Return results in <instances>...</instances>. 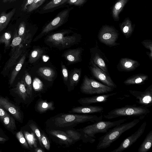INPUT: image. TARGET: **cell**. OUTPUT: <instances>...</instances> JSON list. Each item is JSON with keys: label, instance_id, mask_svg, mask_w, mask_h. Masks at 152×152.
<instances>
[{"label": "cell", "instance_id": "cell-10", "mask_svg": "<svg viewBox=\"0 0 152 152\" xmlns=\"http://www.w3.org/2000/svg\"><path fill=\"white\" fill-rule=\"evenodd\" d=\"M146 125V122L144 121L136 132L125 139L117 148L111 152H121L130 147L143 134Z\"/></svg>", "mask_w": 152, "mask_h": 152}, {"label": "cell", "instance_id": "cell-6", "mask_svg": "<svg viewBox=\"0 0 152 152\" xmlns=\"http://www.w3.org/2000/svg\"><path fill=\"white\" fill-rule=\"evenodd\" d=\"M119 35L115 28L106 25L103 26L100 29L97 37L100 42L108 47H112L120 45L117 42Z\"/></svg>", "mask_w": 152, "mask_h": 152}, {"label": "cell", "instance_id": "cell-2", "mask_svg": "<svg viewBox=\"0 0 152 152\" xmlns=\"http://www.w3.org/2000/svg\"><path fill=\"white\" fill-rule=\"evenodd\" d=\"M127 118L114 121H99L88 125L79 131L82 135V139L84 142L94 143L96 140V135L98 133H106L110 129L124 123Z\"/></svg>", "mask_w": 152, "mask_h": 152}, {"label": "cell", "instance_id": "cell-18", "mask_svg": "<svg viewBox=\"0 0 152 152\" xmlns=\"http://www.w3.org/2000/svg\"><path fill=\"white\" fill-rule=\"evenodd\" d=\"M0 106L7 110L18 121L21 120V115L18 109L7 99L0 96Z\"/></svg>", "mask_w": 152, "mask_h": 152}, {"label": "cell", "instance_id": "cell-36", "mask_svg": "<svg viewBox=\"0 0 152 152\" xmlns=\"http://www.w3.org/2000/svg\"><path fill=\"white\" fill-rule=\"evenodd\" d=\"M65 132L74 142L82 139V135L80 132L70 129L66 130Z\"/></svg>", "mask_w": 152, "mask_h": 152}, {"label": "cell", "instance_id": "cell-38", "mask_svg": "<svg viewBox=\"0 0 152 152\" xmlns=\"http://www.w3.org/2000/svg\"><path fill=\"white\" fill-rule=\"evenodd\" d=\"M29 126L37 138L40 145L42 147H43L41 141V132L37 126L36 124L34 123L30 124Z\"/></svg>", "mask_w": 152, "mask_h": 152}, {"label": "cell", "instance_id": "cell-46", "mask_svg": "<svg viewBox=\"0 0 152 152\" xmlns=\"http://www.w3.org/2000/svg\"><path fill=\"white\" fill-rule=\"evenodd\" d=\"M86 0H68L67 1L68 4L76 6H80L83 4Z\"/></svg>", "mask_w": 152, "mask_h": 152}, {"label": "cell", "instance_id": "cell-9", "mask_svg": "<svg viewBox=\"0 0 152 152\" xmlns=\"http://www.w3.org/2000/svg\"><path fill=\"white\" fill-rule=\"evenodd\" d=\"M70 9H66L59 12L57 15L42 29L40 34L34 39L36 41L50 31L61 26L68 18Z\"/></svg>", "mask_w": 152, "mask_h": 152}, {"label": "cell", "instance_id": "cell-7", "mask_svg": "<svg viewBox=\"0 0 152 152\" xmlns=\"http://www.w3.org/2000/svg\"><path fill=\"white\" fill-rule=\"evenodd\" d=\"M68 33L64 31L56 33L48 36L45 40L56 46L67 47L75 44L77 40L75 36L66 35Z\"/></svg>", "mask_w": 152, "mask_h": 152}, {"label": "cell", "instance_id": "cell-28", "mask_svg": "<svg viewBox=\"0 0 152 152\" xmlns=\"http://www.w3.org/2000/svg\"><path fill=\"white\" fill-rule=\"evenodd\" d=\"M152 144V131L147 135L144 141L138 149L139 152H147L151 147Z\"/></svg>", "mask_w": 152, "mask_h": 152}, {"label": "cell", "instance_id": "cell-15", "mask_svg": "<svg viewBox=\"0 0 152 152\" xmlns=\"http://www.w3.org/2000/svg\"><path fill=\"white\" fill-rule=\"evenodd\" d=\"M31 35L28 31L26 34L23 36H20L18 35L17 31L15 30V34L10 46L12 48V54L15 50L16 48L21 44L27 45L29 44L31 40Z\"/></svg>", "mask_w": 152, "mask_h": 152}, {"label": "cell", "instance_id": "cell-37", "mask_svg": "<svg viewBox=\"0 0 152 152\" xmlns=\"http://www.w3.org/2000/svg\"><path fill=\"white\" fill-rule=\"evenodd\" d=\"M11 36L10 32L4 33L0 36V43H4L5 47L10 45Z\"/></svg>", "mask_w": 152, "mask_h": 152}, {"label": "cell", "instance_id": "cell-1", "mask_svg": "<svg viewBox=\"0 0 152 152\" xmlns=\"http://www.w3.org/2000/svg\"><path fill=\"white\" fill-rule=\"evenodd\" d=\"M102 115L61 113L48 119L47 124L49 127L54 128L53 129L58 130L70 128L86 122H96L102 120Z\"/></svg>", "mask_w": 152, "mask_h": 152}, {"label": "cell", "instance_id": "cell-4", "mask_svg": "<svg viewBox=\"0 0 152 152\" xmlns=\"http://www.w3.org/2000/svg\"><path fill=\"white\" fill-rule=\"evenodd\" d=\"M150 113L149 109L142 106L126 105L115 108L104 115V118L111 119L120 117H138L140 120L143 119Z\"/></svg>", "mask_w": 152, "mask_h": 152}, {"label": "cell", "instance_id": "cell-22", "mask_svg": "<svg viewBox=\"0 0 152 152\" xmlns=\"http://www.w3.org/2000/svg\"><path fill=\"white\" fill-rule=\"evenodd\" d=\"M121 31L126 38L130 37L134 31V28L132 22L128 18H126L120 24Z\"/></svg>", "mask_w": 152, "mask_h": 152}, {"label": "cell", "instance_id": "cell-44", "mask_svg": "<svg viewBox=\"0 0 152 152\" xmlns=\"http://www.w3.org/2000/svg\"><path fill=\"white\" fill-rule=\"evenodd\" d=\"M61 68L62 75L64 81L66 82L68 80V74L66 66L61 62Z\"/></svg>", "mask_w": 152, "mask_h": 152}, {"label": "cell", "instance_id": "cell-27", "mask_svg": "<svg viewBox=\"0 0 152 152\" xmlns=\"http://www.w3.org/2000/svg\"><path fill=\"white\" fill-rule=\"evenodd\" d=\"M26 56V53L23 55L21 58L13 69L9 80L10 85H12L15 81L16 77L22 68L25 61Z\"/></svg>", "mask_w": 152, "mask_h": 152}, {"label": "cell", "instance_id": "cell-11", "mask_svg": "<svg viewBox=\"0 0 152 152\" xmlns=\"http://www.w3.org/2000/svg\"><path fill=\"white\" fill-rule=\"evenodd\" d=\"M130 94L134 96L140 105L149 107L152 105V85L143 91L129 90Z\"/></svg>", "mask_w": 152, "mask_h": 152}, {"label": "cell", "instance_id": "cell-24", "mask_svg": "<svg viewBox=\"0 0 152 152\" xmlns=\"http://www.w3.org/2000/svg\"><path fill=\"white\" fill-rule=\"evenodd\" d=\"M15 8L13 9L7 13L2 12L0 15V32L7 26L11 18L14 15Z\"/></svg>", "mask_w": 152, "mask_h": 152}, {"label": "cell", "instance_id": "cell-16", "mask_svg": "<svg viewBox=\"0 0 152 152\" xmlns=\"http://www.w3.org/2000/svg\"><path fill=\"white\" fill-rule=\"evenodd\" d=\"M103 111L104 108L102 107L88 105L73 107L69 112L81 114H88L101 113H102Z\"/></svg>", "mask_w": 152, "mask_h": 152}, {"label": "cell", "instance_id": "cell-45", "mask_svg": "<svg viewBox=\"0 0 152 152\" xmlns=\"http://www.w3.org/2000/svg\"><path fill=\"white\" fill-rule=\"evenodd\" d=\"M34 0H23L22 4V10L24 11H26L28 7L34 1Z\"/></svg>", "mask_w": 152, "mask_h": 152}, {"label": "cell", "instance_id": "cell-20", "mask_svg": "<svg viewBox=\"0 0 152 152\" xmlns=\"http://www.w3.org/2000/svg\"><path fill=\"white\" fill-rule=\"evenodd\" d=\"M48 133L56 138L61 142L66 145H70L75 142L65 132L57 129H51L48 130Z\"/></svg>", "mask_w": 152, "mask_h": 152}, {"label": "cell", "instance_id": "cell-8", "mask_svg": "<svg viewBox=\"0 0 152 152\" xmlns=\"http://www.w3.org/2000/svg\"><path fill=\"white\" fill-rule=\"evenodd\" d=\"M91 54L90 61L110 76L108 69L109 61L104 54L99 49L96 41L94 47L90 49Z\"/></svg>", "mask_w": 152, "mask_h": 152}, {"label": "cell", "instance_id": "cell-41", "mask_svg": "<svg viewBox=\"0 0 152 152\" xmlns=\"http://www.w3.org/2000/svg\"><path fill=\"white\" fill-rule=\"evenodd\" d=\"M41 139L42 145L47 150H49L50 148V142L43 133H42L41 134Z\"/></svg>", "mask_w": 152, "mask_h": 152}, {"label": "cell", "instance_id": "cell-30", "mask_svg": "<svg viewBox=\"0 0 152 152\" xmlns=\"http://www.w3.org/2000/svg\"><path fill=\"white\" fill-rule=\"evenodd\" d=\"M25 137L29 146L31 148H36L37 146V137L33 132L30 133L24 131Z\"/></svg>", "mask_w": 152, "mask_h": 152}, {"label": "cell", "instance_id": "cell-14", "mask_svg": "<svg viewBox=\"0 0 152 152\" xmlns=\"http://www.w3.org/2000/svg\"><path fill=\"white\" fill-rule=\"evenodd\" d=\"M140 65L138 61L127 58H121L117 68L121 72H129L134 71Z\"/></svg>", "mask_w": 152, "mask_h": 152}, {"label": "cell", "instance_id": "cell-35", "mask_svg": "<svg viewBox=\"0 0 152 152\" xmlns=\"http://www.w3.org/2000/svg\"><path fill=\"white\" fill-rule=\"evenodd\" d=\"M68 0H52L43 7L44 10L52 9L67 2Z\"/></svg>", "mask_w": 152, "mask_h": 152}, {"label": "cell", "instance_id": "cell-39", "mask_svg": "<svg viewBox=\"0 0 152 152\" xmlns=\"http://www.w3.org/2000/svg\"><path fill=\"white\" fill-rule=\"evenodd\" d=\"M45 0H34L33 2L28 7L26 10L28 12H30L40 7Z\"/></svg>", "mask_w": 152, "mask_h": 152}, {"label": "cell", "instance_id": "cell-51", "mask_svg": "<svg viewBox=\"0 0 152 152\" xmlns=\"http://www.w3.org/2000/svg\"><path fill=\"white\" fill-rule=\"evenodd\" d=\"M6 140L5 138L0 137V142L5 141Z\"/></svg>", "mask_w": 152, "mask_h": 152}, {"label": "cell", "instance_id": "cell-21", "mask_svg": "<svg viewBox=\"0 0 152 152\" xmlns=\"http://www.w3.org/2000/svg\"><path fill=\"white\" fill-rule=\"evenodd\" d=\"M148 78L147 75L141 73L137 74L128 78L124 82V83L127 86L142 85L145 83Z\"/></svg>", "mask_w": 152, "mask_h": 152}, {"label": "cell", "instance_id": "cell-5", "mask_svg": "<svg viewBox=\"0 0 152 152\" xmlns=\"http://www.w3.org/2000/svg\"><path fill=\"white\" fill-rule=\"evenodd\" d=\"M82 93L89 95L106 94L113 91L114 88L109 87L85 75L80 87Z\"/></svg>", "mask_w": 152, "mask_h": 152}, {"label": "cell", "instance_id": "cell-42", "mask_svg": "<svg viewBox=\"0 0 152 152\" xmlns=\"http://www.w3.org/2000/svg\"><path fill=\"white\" fill-rule=\"evenodd\" d=\"M28 31L26 29V24L24 22H22L20 24L18 31V35L20 36H23Z\"/></svg>", "mask_w": 152, "mask_h": 152}, {"label": "cell", "instance_id": "cell-12", "mask_svg": "<svg viewBox=\"0 0 152 152\" xmlns=\"http://www.w3.org/2000/svg\"><path fill=\"white\" fill-rule=\"evenodd\" d=\"M89 64V68L92 75L95 78L109 87L114 88L117 87L110 75H107L92 62L90 61Z\"/></svg>", "mask_w": 152, "mask_h": 152}, {"label": "cell", "instance_id": "cell-40", "mask_svg": "<svg viewBox=\"0 0 152 152\" xmlns=\"http://www.w3.org/2000/svg\"><path fill=\"white\" fill-rule=\"evenodd\" d=\"M16 137L24 147L26 148H29L28 144L22 131L17 133Z\"/></svg>", "mask_w": 152, "mask_h": 152}, {"label": "cell", "instance_id": "cell-32", "mask_svg": "<svg viewBox=\"0 0 152 152\" xmlns=\"http://www.w3.org/2000/svg\"><path fill=\"white\" fill-rule=\"evenodd\" d=\"M22 80L25 85L28 95L31 97L32 91V80L30 75L28 72L26 73L23 77Z\"/></svg>", "mask_w": 152, "mask_h": 152}, {"label": "cell", "instance_id": "cell-23", "mask_svg": "<svg viewBox=\"0 0 152 152\" xmlns=\"http://www.w3.org/2000/svg\"><path fill=\"white\" fill-rule=\"evenodd\" d=\"M37 72L39 75L46 80L50 81L53 80L55 75L54 70L51 68L47 66L39 68Z\"/></svg>", "mask_w": 152, "mask_h": 152}, {"label": "cell", "instance_id": "cell-34", "mask_svg": "<svg viewBox=\"0 0 152 152\" xmlns=\"http://www.w3.org/2000/svg\"><path fill=\"white\" fill-rule=\"evenodd\" d=\"M1 121L8 129L11 130L16 129L15 121L8 114L4 116Z\"/></svg>", "mask_w": 152, "mask_h": 152}, {"label": "cell", "instance_id": "cell-13", "mask_svg": "<svg viewBox=\"0 0 152 152\" xmlns=\"http://www.w3.org/2000/svg\"><path fill=\"white\" fill-rule=\"evenodd\" d=\"M117 92L97 95L96 96L81 98L78 101L83 106H86L92 104L104 102H107L111 96L115 95Z\"/></svg>", "mask_w": 152, "mask_h": 152}, {"label": "cell", "instance_id": "cell-25", "mask_svg": "<svg viewBox=\"0 0 152 152\" xmlns=\"http://www.w3.org/2000/svg\"><path fill=\"white\" fill-rule=\"evenodd\" d=\"M129 0H118L113 5L112 10V15L115 21L119 20V14Z\"/></svg>", "mask_w": 152, "mask_h": 152}, {"label": "cell", "instance_id": "cell-49", "mask_svg": "<svg viewBox=\"0 0 152 152\" xmlns=\"http://www.w3.org/2000/svg\"><path fill=\"white\" fill-rule=\"evenodd\" d=\"M146 53L147 55L148 56L149 58L152 60V53L149 52H146Z\"/></svg>", "mask_w": 152, "mask_h": 152}, {"label": "cell", "instance_id": "cell-19", "mask_svg": "<svg viewBox=\"0 0 152 152\" xmlns=\"http://www.w3.org/2000/svg\"><path fill=\"white\" fill-rule=\"evenodd\" d=\"M27 45L21 44L18 46L12 54V56L5 66L4 69L6 70L14 66L17 62L18 58L22 55L24 51L25 46Z\"/></svg>", "mask_w": 152, "mask_h": 152}, {"label": "cell", "instance_id": "cell-29", "mask_svg": "<svg viewBox=\"0 0 152 152\" xmlns=\"http://www.w3.org/2000/svg\"><path fill=\"white\" fill-rule=\"evenodd\" d=\"M81 73V68L75 69L73 70L69 77V85L70 87H73L77 85L80 80Z\"/></svg>", "mask_w": 152, "mask_h": 152}, {"label": "cell", "instance_id": "cell-48", "mask_svg": "<svg viewBox=\"0 0 152 152\" xmlns=\"http://www.w3.org/2000/svg\"><path fill=\"white\" fill-rule=\"evenodd\" d=\"M34 151L36 152H43L44 151L42 149L40 148H37V147L35 148Z\"/></svg>", "mask_w": 152, "mask_h": 152}, {"label": "cell", "instance_id": "cell-33", "mask_svg": "<svg viewBox=\"0 0 152 152\" xmlns=\"http://www.w3.org/2000/svg\"><path fill=\"white\" fill-rule=\"evenodd\" d=\"M43 53V50L39 48L34 49L31 52L29 57V62L32 64L36 62L41 56Z\"/></svg>", "mask_w": 152, "mask_h": 152}, {"label": "cell", "instance_id": "cell-3", "mask_svg": "<svg viewBox=\"0 0 152 152\" xmlns=\"http://www.w3.org/2000/svg\"><path fill=\"white\" fill-rule=\"evenodd\" d=\"M140 120L136 119L125 123H122L110 129L99 139L96 150L106 148L116 140L125 132L135 126Z\"/></svg>", "mask_w": 152, "mask_h": 152}, {"label": "cell", "instance_id": "cell-26", "mask_svg": "<svg viewBox=\"0 0 152 152\" xmlns=\"http://www.w3.org/2000/svg\"><path fill=\"white\" fill-rule=\"evenodd\" d=\"M37 111L40 113H45L48 110L55 109L54 102H48L45 100H40L38 102L36 107Z\"/></svg>", "mask_w": 152, "mask_h": 152}, {"label": "cell", "instance_id": "cell-43", "mask_svg": "<svg viewBox=\"0 0 152 152\" xmlns=\"http://www.w3.org/2000/svg\"><path fill=\"white\" fill-rule=\"evenodd\" d=\"M142 45L152 53V41L151 39H145L141 42Z\"/></svg>", "mask_w": 152, "mask_h": 152}, {"label": "cell", "instance_id": "cell-47", "mask_svg": "<svg viewBox=\"0 0 152 152\" xmlns=\"http://www.w3.org/2000/svg\"><path fill=\"white\" fill-rule=\"evenodd\" d=\"M7 114L3 108L0 106V119L1 120L3 117Z\"/></svg>", "mask_w": 152, "mask_h": 152}, {"label": "cell", "instance_id": "cell-31", "mask_svg": "<svg viewBox=\"0 0 152 152\" xmlns=\"http://www.w3.org/2000/svg\"><path fill=\"white\" fill-rule=\"evenodd\" d=\"M14 91L23 100H25L28 97L25 85L21 80L19 81L16 85Z\"/></svg>", "mask_w": 152, "mask_h": 152}, {"label": "cell", "instance_id": "cell-50", "mask_svg": "<svg viewBox=\"0 0 152 152\" xmlns=\"http://www.w3.org/2000/svg\"><path fill=\"white\" fill-rule=\"evenodd\" d=\"M15 0H3L4 3H6L7 2H12L15 1Z\"/></svg>", "mask_w": 152, "mask_h": 152}, {"label": "cell", "instance_id": "cell-17", "mask_svg": "<svg viewBox=\"0 0 152 152\" xmlns=\"http://www.w3.org/2000/svg\"><path fill=\"white\" fill-rule=\"evenodd\" d=\"M84 49L82 48L70 49L64 52L63 56L70 64L80 62L81 55Z\"/></svg>", "mask_w": 152, "mask_h": 152}]
</instances>
